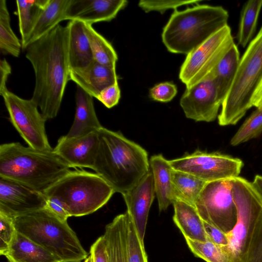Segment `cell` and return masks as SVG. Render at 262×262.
<instances>
[{
    "label": "cell",
    "instance_id": "23",
    "mask_svg": "<svg viewBox=\"0 0 262 262\" xmlns=\"http://www.w3.org/2000/svg\"><path fill=\"white\" fill-rule=\"evenodd\" d=\"M5 256L7 262H61L45 248L17 231Z\"/></svg>",
    "mask_w": 262,
    "mask_h": 262
},
{
    "label": "cell",
    "instance_id": "34",
    "mask_svg": "<svg viewBox=\"0 0 262 262\" xmlns=\"http://www.w3.org/2000/svg\"><path fill=\"white\" fill-rule=\"evenodd\" d=\"M127 255L128 262H148L144 243L140 240L136 228L129 216L128 227Z\"/></svg>",
    "mask_w": 262,
    "mask_h": 262
},
{
    "label": "cell",
    "instance_id": "5",
    "mask_svg": "<svg viewBox=\"0 0 262 262\" xmlns=\"http://www.w3.org/2000/svg\"><path fill=\"white\" fill-rule=\"evenodd\" d=\"M17 231L42 246L61 262H81L88 256L67 223L47 208L14 218Z\"/></svg>",
    "mask_w": 262,
    "mask_h": 262
},
{
    "label": "cell",
    "instance_id": "35",
    "mask_svg": "<svg viewBox=\"0 0 262 262\" xmlns=\"http://www.w3.org/2000/svg\"><path fill=\"white\" fill-rule=\"evenodd\" d=\"M243 262H262V212L255 224Z\"/></svg>",
    "mask_w": 262,
    "mask_h": 262
},
{
    "label": "cell",
    "instance_id": "36",
    "mask_svg": "<svg viewBox=\"0 0 262 262\" xmlns=\"http://www.w3.org/2000/svg\"><path fill=\"white\" fill-rule=\"evenodd\" d=\"M201 1H180V0H141L139 2V7L144 12L158 11L163 13L169 9L177 10L179 7L198 4Z\"/></svg>",
    "mask_w": 262,
    "mask_h": 262
},
{
    "label": "cell",
    "instance_id": "45",
    "mask_svg": "<svg viewBox=\"0 0 262 262\" xmlns=\"http://www.w3.org/2000/svg\"><path fill=\"white\" fill-rule=\"evenodd\" d=\"M252 184L262 199V176L256 175Z\"/></svg>",
    "mask_w": 262,
    "mask_h": 262
},
{
    "label": "cell",
    "instance_id": "44",
    "mask_svg": "<svg viewBox=\"0 0 262 262\" xmlns=\"http://www.w3.org/2000/svg\"><path fill=\"white\" fill-rule=\"evenodd\" d=\"M251 102L253 106L258 107L262 105V78L255 90Z\"/></svg>",
    "mask_w": 262,
    "mask_h": 262
},
{
    "label": "cell",
    "instance_id": "22",
    "mask_svg": "<svg viewBox=\"0 0 262 262\" xmlns=\"http://www.w3.org/2000/svg\"><path fill=\"white\" fill-rule=\"evenodd\" d=\"M149 164L153 175L159 209L160 211H162L167 209L175 201L172 181L173 168L169 160L161 154L151 156Z\"/></svg>",
    "mask_w": 262,
    "mask_h": 262
},
{
    "label": "cell",
    "instance_id": "1",
    "mask_svg": "<svg viewBox=\"0 0 262 262\" xmlns=\"http://www.w3.org/2000/svg\"><path fill=\"white\" fill-rule=\"evenodd\" d=\"M68 46V27L59 24L25 49L35 77L31 99L47 120L57 115L70 80Z\"/></svg>",
    "mask_w": 262,
    "mask_h": 262
},
{
    "label": "cell",
    "instance_id": "31",
    "mask_svg": "<svg viewBox=\"0 0 262 262\" xmlns=\"http://www.w3.org/2000/svg\"><path fill=\"white\" fill-rule=\"evenodd\" d=\"M22 49L21 41L10 25V17L5 0L0 1V50L3 55L18 57Z\"/></svg>",
    "mask_w": 262,
    "mask_h": 262
},
{
    "label": "cell",
    "instance_id": "37",
    "mask_svg": "<svg viewBox=\"0 0 262 262\" xmlns=\"http://www.w3.org/2000/svg\"><path fill=\"white\" fill-rule=\"evenodd\" d=\"M16 232L14 217L0 211V254L7 253Z\"/></svg>",
    "mask_w": 262,
    "mask_h": 262
},
{
    "label": "cell",
    "instance_id": "8",
    "mask_svg": "<svg viewBox=\"0 0 262 262\" xmlns=\"http://www.w3.org/2000/svg\"><path fill=\"white\" fill-rule=\"evenodd\" d=\"M237 221L226 234V246L232 262H243L256 221L262 212V199L251 182L239 176L231 179Z\"/></svg>",
    "mask_w": 262,
    "mask_h": 262
},
{
    "label": "cell",
    "instance_id": "14",
    "mask_svg": "<svg viewBox=\"0 0 262 262\" xmlns=\"http://www.w3.org/2000/svg\"><path fill=\"white\" fill-rule=\"evenodd\" d=\"M45 194L21 183L0 177V211L14 218L46 208Z\"/></svg>",
    "mask_w": 262,
    "mask_h": 262
},
{
    "label": "cell",
    "instance_id": "17",
    "mask_svg": "<svg viewBox=\"0 0 262 262\" xmlns=\"http://www.w3.org/2000/svg\"><path fill=\"white\" fill-rule=\"evenodd\" d=\"M126 0H71L66 20H78L92 25L110 21L127 5Z\"/></svg>",
    "mask_w": 262,
    "mask_h": 262
},
{
    "label": "cell",
    "instance_id": "20",
    "mask_svg": "<svg viewBox=\"0 0 262 262\" xmlns=\"http://www.w3.org/2000/svg\"><path fill=\"white\" fill-rule=\"evenodd\" d=\"M93 97L77 86L75 95L76 112L72 125L66 135L75 137L97 131L103 127L96 115Z\"/></svg>",
    "mask_w": 262,
    "mask_h": 262
},
{
    "label": "cell",
    "instance_id": "43",
    "mask_svg": "<svg viewBox=\"0 0 262 262\" xmlns=\"http://www.w3.org/2000/svg\"><path fill=\"white\" fill-rule=\"evenodd\" d=\"M11 73V67L5 58L0 62V95L2 96L8 90L6 83L9 76Z\"/></svg>",
    "mask_w": 262,
    "mask_h": 262
},
{
    "label": "cell",
    "instance_id": "25",
    "mask_svg": "<svg viewBox=\"0 0 262 262\" xmlns=\"http://www.w3.org/2000/svg\"><path fill=\"white\" fill-rule=\"evenodd\" d=\"M71 0H48L27 41L22 46L25 50L66 20V14Z\"/></svg>",
    "mask_w": 262,
    "mask_h": 262
},
{
    "label": "cell",
    "instance_id": "26",
    "mask_svg": "<svg viewBox=\"0 0 262 262\" xmlns=\"http://www.w3.org/2000/svg\"><path fill=\"white\" fill-rule=\"evenodd\" d=\"M240 61L239 52L234 43L227 51L212 75L219 99L223 103L234 80Z\"/></svg>",
    "mask_w": 262,
    "mask_h": 262
},
{
    "label": "cell",
    "instance_id": "11",
    "mask_svg": "<svg viewBox=\"0 0 262 262\" xmlns=\"http://www.w3.org/2000/svg\"><path fill=\"white\" fill-rule=\"evenodd\" d=\"M2 97L11 123L28 146L43 151L53 150L46 134L47 120L37 105L31 99H23L9 90Z\"/></svg>",
    "mask_w": 262,
    "mask_h": 262
},
{
    "label": "cell",
    "instance_id": "12",
    "mask_svg": "<svg viewBox=\"0 0 262 262\" xmlns=\"http://www.w3.org/2000/svg\"><path fill=\"white\" fill-rule=\"evenodd\" d=\"M169 162L173 169L189 173L206 182L237 177L244 166L238 158L200 150Z\"/></svg>",
    "mask_w": 262,
    "mask_h": 262
},
{
    "label": "cell",
    "instance_id": "29",
    "mask_svg": "<svg viewBox=\"0 0 262 262\" xmlns=\"http://www.w3.org/2000/svg\"><path fill=\"white\" fill-rule=\"evenodd\" d=\"M262 8V0H249L243 6L237 34L238 43L243 48L252 40Z\"/></svg>",
    "mask_w": 262,
    "mask_h": 262
},
{
    "label": "cell",
    "instance_id": "4",
    "mask_svg": "<svg viewBox=\"0 0 262 262\" xmlns=\"http://www.w3.org/2000/svg\"><path fill=\"white\" fill-rule=\"evenodd\" d=\"M228 12L222 6L196 4L174 10L162 33V40L172 53L187 55L228 25Z\"/></svg>",
    "mask_w": 262,
    "mask_h": 262
},
{
    "label": "cell",
    "instance_id": "41",
    "mask_svg": "<svg viewBox=\"0 0 262 262\" xmlns=\"http://www.w3.org/2000/svg\"><path fill=\"white\" fill-rule=\"evenodd\" d=\"M207 241L221 246H227L228 240L226 234L219 229L203 221Z\"/></svg>",
    "mask_w": 262,
    "mask_h": 262
},
{
    "label": "cell",
    "instance_id": "15",
    "mask_svg": "<svg viewBox=\"0 0 262 262\" xmlns=\"http://www.w3.org/2000/svg\"><path fill=\"white\" fill-rule=\"evenodd\" d=\"M99 142L98 130L79 137L66 135L59 138L53 151L71 168L93 170Z\"/></svg>",
    "mask_w": 262,
    "mask_h": 262
},
{
    "label": "cell",
    "instance_id": "9",
    "mask_svg": "<svg viewBox=\"0 0 262 262\" xmlns=\"http://www.w3.org/2000/svg\"><path fill=\"white\" fill-rule=\"evenodd\" d=\"M235 43L228 25L186 55L179 78L188 89L211 75L216 67Z\"/></svg>",
    "mask_w": 262,
    "mask_h": 262
},
{
    "label": "cell",
    "instance_id": "42",
    "mask_svg": "<svg viewBox=\"0 0 262 262\" xmlns=\"http://www.w3.org/2000/svg\"><path fill=\"white\" fill-rule=\"evenodd\" d=\"M47 198L46 208L51 210L60 219L67 221L70 215L63 204L58 200L53 198Z\"/></svg>",
    "mask_w": 262,
    "mask_h": 262
},
{
    "label": "cell",
    "instance_id": "21",
    "mask_svg": "<svg viewBox=\"0 0 262 262\" xmlns=\"http://www.w3.org/2000/svg\"><path fill=\"white\" fill-rule=\"evenodd\" d=\"M129 216L119 214L105 226L103 235L109 262H128L127 241Z\"/></svg>",
    "mask_w": 262,
    "mask_h": 262
},
{
    "label": "cell",
    "instance_id": "10",
    "mask_svg": "<svg viewBox=\"0 0 262 262\" xmlns=\"http://www.w3.org/2000/svg\"><path fill=\"white\" fill-rule=\"evenodd\" d=\"M231 179L207 182L194 205L203 221L225 234L233 229L237 221Z\"/></svg>",
    "mask_w": 262,
    "mask_h": 262
},
{
    "label": "cell",
    "instance_id": "13",
    "mask_svg": "<svg viewBox=\"0 0 262 262\" xmlns=\"http://www.w3.org/2000/svg\"><path fill=\"white\" fill-rule=\"evenodd\" d=\"M180 104L186 118L195 121L211 122L218 117L222 102L211 74L206 79L186 89Z\"/></svg>",
    "mask_w": 262,
    "mask_h": 262
},
{
    "label": "cell",
    "instance_id": "38",
    "mask_svg": "<svg viewBox=\"0 0 262 262\" xmlns=\"http://www.w3.org/2000/svg\"><path fill=\"white\" fill-rule=\"evenodd\" d=\"M176 85L170 82H164L155 85L150 89V97L155 101L161 102L170 101L177 95Z\"/></svg>",
    "mask_w": 262,
    "mask_h": 262
},
{
    "label": "cell",
    "instance_id": "30",
    "mask_svg": "<svg viewBox=\"0 0 262 262\" xmlns=\"http://www.w3.org/2000/svg\"><path fill=\"white\" fill-rule=\"evenodd\" d=\"M83 23L94 59L101 64L116 66L118 56L111 43L97 32L92 25Z\"/></svg>",
    "mask_w": 262,
    "mask_h": 262
},
{
    "label": "cell",
    "instance_id": "32",
    "mask_svg": "<svg viewBox=\"0 0 262 262\" xmlns=\"http://www.w3.org/2000/svg\"><path fill=\"white\" fill-rule=\"evenodd\" d=\"M193 254L207 262H232L226 246H221L209 241L199 242L185 238Z\"/></svg>",
    "mask_w": 262,
    "mask_h": 262
},
{
    "label": "cell",
    "instance_id": "16",
    "mask_svg": "<svg viewBox=\"0 0 262 262\" xmlns=\"http://www.w3.org/2000/svg\"><path fill=\"white\" fill-rule=\"evenodd\" d=\"M122 195L127 206L126 212L144 243L148 213L155 195L151 171L150 170L136 185Z\"/></svg>",
    "mask_w": 262,
    "mask_h": 262
},
{
    "label": "cell",
    "instance_id": "2",
    "mask_svg": "<svg viewBox=\"0 0 262 262\" xmlns=\"http://www.w3.org/2000/svg\"><path fill=\"white\" fill-rule=\"evenodd\" d=\"M94 170L115 192L132 189L150 171L146 150L122 133L102 127Z\"/></svg>",
    "mask_w": 262,
    "mask_h": 262
},
{
    "label": "cell",
    "instance_id": "24",
    "mask_svg": "<svg viewBox=\"0 0 262 262\" xmlns=\"http://www.w3.org/2000/svg\"><path fill=\"white\" fill-rule=\"evenodd\" d=\"M173 220L185 238L199 242L207 241L203 221L195 207L180 200L172 204Z\"/></svg>",
    "mask_w": 262,
    "mask_h": 262
},
{
    "label": "cell",
    "instance_id": "33",
    "mask_svg": "<svg viewBox=\"0 0 262 262\" xmlns=\"http://www.w3.org/2000/svg\"><path fill=\"white\" fill-rule=\"evenodd\" d=\"M262 132V105L257 107L245 121L230 140L232 146L238 145L259 136Z\"/></svg>",
    "mask_w": 262,
    "mask_h": 262
},
{
    "label": "cell",
    "instance_id": "3",
    "mask_svg": "<svg viewBox=\"0 0 262 262\" xmlns=\"http://www.w3.org/2000/svg\"><path fill=\"white\" fill-rule=\"evenodd\" d=\"M53 149L43 151L19 142L0 145V177L44 192L71 170Z\"/></svg>",
    "mask_w": 262,
    "mask_h": 262
},
{
    "label": "cell",
    "instance_id": "40",
    "mask_svg": "<svg viewBox=\"0 0 262 262\" xmlns=\"http://www.w3.org/2000/svg\"><path fill=\"white\" fill-rule=\"evenodd\" d=\"M90 254L93 262H109L103 235L98 237L91 247Z\"/></svg>",
    "mask_w": 262,
    "mask_h": 262
},
{
    "label": "cell",
    "instance_id": "6",
    "mask_svg": "<svg viewBox=\"0 0 262 262\" xmlns=\"http://www.w3.org/2000/svg\"><path fill=\"white\" fill-rule=\"evenodd\" d=\"M112 186L97 173L83 169L71 170L47 189V198H55L71 216L91 214L105 205L115 193Z\"/></svg>",
    "mask_w": 262,
    "mask_h": 262
},
{
    "label": "cell",
    "instance_id": "7",
    "mask_svg": "<svg viewBox=\"0 0 262 262\" xmlns=\"http://www.w3.org/2000/svg\"><path fill=\"white\" fill-rule=\"evenodd\" d=\"M262 78V27L249 43L218 115L221 126L235 125L252 107V98Z\"/></svg>",
    "mask_w": 262,
    "mask_h": 262
},
{
    "label": "cell",
    "instance_id": "18",
    "mask_svg": "<svg viewBox=\"0 0 262 262\" xmlns=\"http://www.w3.org/2000/svg\"><path fill=\"white\" fill-rule=\"evenodd\" d=\"M116 66L101 64L94 60L86 68L70 71V80L96 98L106 88L118 82Z\"/></svg>",
    "mask_w": 262,
    "mask_h": 262
},
{
    "label": "cell",
    "instance_id": "46",
    "mask_svg": "<svg viewBox=\"0 0 262 262\" xmlns=\"http://www.w3.org/2000/svg\"><path fill=\"white\" fill-rule=\"evenodd\" d=\"M83 262H93L91 255H90L84 259Z\"/></svg>",
    "mask_w": 262,
    "mask_h": 262
},
{
    "label": "cell",
    "instance_id": "19",
    "mask_svg": "<svg viewBox=\"0 0 262 262\" xmlns=\"http://www.w3.org/2000/svg\"><path fill=\"white\" fill-rule=\"evenodd\" d=\"M68 29V57L70 71L88 67L94 59L85 33L83 23L78 20H69Z\"/></svg>",
    "mask_w": 262,
    "mask_h": 262
},
{
    "label": "cell",
    "instance_id": "27",
    "mask_svg": "<svg viewBox=\"0 0 262 262\" xmlns=\"http://www.w3.org/2000/svg\"><path fill=\"white\" fill-rule=\"evenodd\" d=\"M172 181L175 201L180 200L194 207L207 183L189 173L173 169Z\"/></svg>",
    "mask_w": 262,
    "mask_h": 262
},
{
    "label": "cell",
    "instance_id": "28",
    "mask_svg": "<svg viewBox=\"0 0 262 262\" xmlns=\"http://www.w3.org/2000/svg\"><path fill=\"white\" fill-rule=\"evenodd\" d=\"M48 0H17L16 14L18 18V27L22 46L27 41Z\"/></svg>",
    "mask_w": 262,
    "mask_h": 262
},
{
    "label": "cell",
    "instance_id": "39",
    "mask_svg": "<svg viewBox=\"0 0 262 262\" xmlns=\"http://www.w3.org/2000/svg\"><path fill=\"white\" fill-rule=\"evenodd\" d=\"M120 97V89L118 83L116 82L102 90L96 99L105 107L111 108L118 103Z\"/></svg>",
    "mask_w": 262,
    "mask_h": 262
}]
</instances>
